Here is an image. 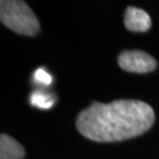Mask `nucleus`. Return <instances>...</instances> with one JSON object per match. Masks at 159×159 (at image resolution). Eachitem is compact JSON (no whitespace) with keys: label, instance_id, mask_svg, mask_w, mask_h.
Wrapping results in <instances>:
<instances>
[{"label":"nucleus","instance_id":"nucleus-1","mask_svg":"<svg viewBox=\"0 0 159 159\" xmlns=\"http://www.w3.org/2000/svg\"><path fill=\"white\" fill-rule=\"evenodd\" d=\"M154 119V111L148 103L123 99L93 102L79 114L75 125L88 139L109 143L141 135L153 125Z\"/></svg>","mask_w":159,"mask_h":159},{"label":"nucleus","instance_id":"nucleus-2","mask_svg":"<svg viewBox=\"0 0 159 159\" xmlns=\"http://www.w3.org/2000/svg\"><path fill=\"white\" fill-rule=\"evenodd\" d=\"M0 20L3 25L22 35L33 36L39 31V23L34 12L20 0H2Z\"/></svg>","mask_w":159,"mask_h":159},{"label":"nucleus","instance_id":"nucleus-3","mask_svg":"<svg viewBox=\"0 0 159 159\" xmlns=\"http://www.w3.org/2000/svg\"><path fill=\"white\" fill-rule=\"evenodd\" d=\"M118 64L125 71L133 74H147L156 68L157 62L148 53L133 50L121 53L118 56Z\"/></svg>","mask_w":159,"mask_h":159},{"label":"nucleus","instance_id":"nucleus-4","mask_svg":"<svg viewBox=\"0 0 159 159\" xmlns=\"http://www.w3.org/2000/svg\"><path fill=\"white\" fill-rule=\"evenodd\" d=\"M151 18L148 12L134 6H128L124 16V25L126 29L133 32H145L151 27Z\"/></svg>","mask_w":159,"mask_h":159},{"label":"nucleus","instance_id":"nucleus-5","mask_svg":"<svg viewBox=\"0 0 159 159\" xmlns=\"http://www.w3.org/2000/svg\"><path fill=\"white\" fill-rule=\"evenodd\" d=\"M25 150L20 143L9 135L1 134L0 136V159H22Z\"/></svg>","mask_w":159,"mask_h":159},{"label":"nucleus","instance_id":"nucleus-6","mask_svg":"<svg viewBox=\"0 0 159 159\" xmlns=\"http://www.w3.org/2000/svg\"><path fill=\"white\" fill-rule=\"evenodd\" d=\"M54 98L50 94L44 93L43 91L36 90L30 95L31 106L36 107L41 110H49L54 106Z\"/></svg>","mask_w":159,"mask_h":159},{"label":"nucleus","instance_id":"nucleus-7","mask_svg":"<svg viewBox=\"0 0 159 159\" xmlns=\"http://www.w3.org/2000/svg\"><path fill=\"white\" fill-rule=\"evenodd\" d=\"M32 79L37 85L43 86V87H48V86L52 85V83H53L52 75L43 68L35 69V71L33 72Z\"/></svg>","mask_w":159,"mask_h":159}]
</instances>
